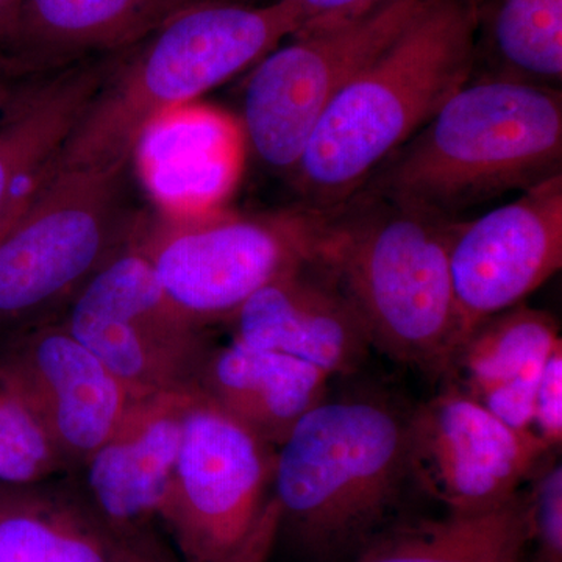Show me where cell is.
I'll use <instances>...</instances> for the list:
<instances>
[{
  "label": "cell",
  "instance_id": "cell-27",
  "mask_svg": "<svg viewBox=\"0 0 562 562\" xmlns=\"http://www.w3.org/2000/svg\"><path fill=\"white\" fill-rule=\"evenodd\" d=\"M283 2L297 22L295 33H301L358 16L386 0H283Z\"/></svg>",
  "mask_w": 562,
  "mask_h": 562
},
{
  "label": "cell",
  "instance_id": "cell-10",
  "mask_svg": "<svg viewBox=\"0 0 562 562\" xmlns=\"http://www.w3.org/2000/svg\"><path fill=\"white\" fill-rule=\"evenodd\" d=\"M139 232L81 288L60 322L133 397L191 391L214 341L162 291Z\"/></svg>",
  "mask_w": 562,
  "mask_h": 562
},
{
  "label": "cell",
  "instance_id": "cell-14",
  "mask_svg": "<svg viewBox=\"0 0 562 562\" xmlns=\"http://www.w3.org/2000/svg\"><path fill=\"white\" fill-rule=\"evenodd\" d=\"M191 391L135 398L117 427L68 475L85 505L121 542L158 535Z\"/></svg>",
  "mask_w": 562,
  "mask_h": 562
},
{
  "label": "cell",
  "instance_id": "cell-18",
  "mask_svg": "<svg viewBox=\"0 0 562 562\" xmlns=\"http://www.w3.org/2000/svg\"><path fill=\"white\" fill-rule=\"evenodd\" d=\"M560 325L520 305L476 325L457 347L441 383L452 384L519 431H530L543 366L561 344Z\"/></svg>",
  "mask_w": 562,
  "mask_h": 562
},
{
  "label": "cell",
  "instance_id": "cell-28",
  "mask_svg": "<svg viewBox=\"0 0 562 562\" xmlns=\"http://www.w3.org/2000/svg\"><path fill=\"white\" fill-rule=\"evenodd\" d=\"M36 77L38 76H33L21 63L7 57V55H0V113Z\"/></svg>",
  "mask_w": 562,
  "mask_h": 562
},
{
  "label": "cell",
  "instance_id": "cell-2",
  "mask_svg": "<svg viewBox=\"0 0 562 562\" xmlns=\"http://www.w3.org/2000/svg\"><path fill=\"white\" fill-rule=\"evenodd\" d=\"M408 412L382 394L325 398L277 447L281 541L303 562H355L413 484Z\"/></svg>",
  "mask_w": 562,
  "mask_h": 562
},
{
  "label": "cell",
  "instance_id": "cell-8",
  "mask_svg": "<svg viewBox=\"0 0 562 562\" xmlns=\"http://www.w3.org/2000/svg\"><path fill=\"white\" fill-rule=\"evenodd\" d=\"M327 211L299 205L276 213L224 209L192 217L150 211L139 241L173 305L209 328L227 324L255 292L314 260Z\"/></svg>",
  "mask_w": 562,
  "mask_h": 562
},
{
  "label": "cell",
  "instance_id": "cell-4",
  "mask_svg": "<svg viewBox=\"0 0 562 562\" xmlns=\"http://www.w3.org/2000/svg\"><path fill=\"white\" fill-rule=\"evenodd\" d=\"M295 32L297 22L283 0L265 5L202 0L172 14L116 52L52 173L131 162L151 121L246 72Z\"/></svg>",
  "mask_w": 562,
  "mask_h": 562
},
{
  "label": "cell",
  "instance_id": "cell-13",
  "mask_svg": "<svg viewBox=\"0 0 562 562\" xmlns=\"http://www.w3.org/2000/svg\"><path fill=\"white\" fill-rule=\"evenodd\" d=\"M0 373L38 417L70 475L109 438L135 401L60 321L3 342Z\"/></svg>",
  "mask_w": 562,
  "mask_h": 562
},
{
  "label": "cell",
  "instance_id": "cell-15",
  "mask_svg": "<svg viewBox=\"0 0 562 562\" xmlns=\"http://www.w3.org/2000/svg\"><path fill=\"white\" fill-rule=\"evenodd\" d=\"M227 325L235 341L290 355L331 379L357 375L372 350L360 316L316 258L255 292Z\"/></svg>",
  "mask_w": 562,
  "mask_h": 562
},
{
  "label": "cell",
  "instance_id": "cell-3",
  "mask_svg": "<svg viewBox=\"0 0 562 562\" xmlns=\"http://www.w3.org/2000/svg\"><path fill=\"white\" fill-rule=\"evenodd\" d=\"M558 173L561 88L472 76L361 190L460 221L464 211Z\"/></svg>",
  "mask_w": 562,
  "mask_h": 562
},
{
  "label": "cell",
  "instance_id": "cell-7",
  "mask_svg": "<svg viewBox=\"0 0 562 562\" xmlns=\"http://www.w3.org/2000/svg\"><path fill=\"white\" fill-rule=\"evenodd\" d=\"M277 447L191 390L160 525L181 562H268L280 514Z\"/></svg>",
  "mask_w": 562,
  "mask_h": 562
},
{
  "label": "cell",
  "instance_id": "cell-24",
  "mask_svg": "<svg viewBox=\"0 0 562 562\" xmlns=\"http://www.w3.org/2000/svg\"><path fill=\"white\" fill-rule=\"evenodd\" d=\"M70 475L43 425L0 373V486H31Z\"/></svg>",
  "mask_w": 562,
  "mask_h": 562
},
{
  "label": "cell",
  "instance_id": "cell-16",
  "mask_svg": "<svg viewBox=\"0 0 562 562\" xmlns=\"http://www.w3.org/2000/svg\"><path fill=\"white\" fill-rule=\"evenodd\" d=\"M239 122L191 103L151 121L132 151L140 194L158 216L192 217L224 209L241 176Z\"/></svg>",
  "mask_w": 562,
  "mask_h": 562
},
{
  "label": "cell",
  "instance_id": "cell-6",
  "mask_svg": "<svg viewBox=\"0 0 562 562\" xmlns=\"http://www.w3.org/2000/svg\"><path fill=\"white\" fill-rule=\"evenodd\" d=\"M132 161L52 173L0 233V346L60 321L81 288L135 238Z\"/></svg>",
  "mask_w": 562,
  "mask_h": 562
},
{
  "label": "cell",
  "instance_id": "cell-11",
  "mask_svg": "<svg viewBox=\"0 0 562 562\" xmlns=\"http://www.w3.org/2000/svg\"><path fill=\"white\" fill-rule=\"evenodd\" d=\"M408 450L414 484L457 514L505 505L552 453L535 432L514 430L446 383L409 408Z\"/></svg>",
  "mask_w": 562,
  "mask_h": 562
},
{
  "label": "cell",
  "instance_id": "cell-23",
  "mask_svg": "<svg viewBox=\"0 0 562 562\" xmlns=\"http://www.w3.org/2000/svg\"><path fill=\"white\" fill-rule=\"evenodd\" d=\"M479 76L561 88L562 0H472Z\"/></svg>",
  "mask_w": 562,
  "mask_h": 562
},
{
  "label": "cell",
  "instance_id": "cell-21",
  "mask_svg": "<svg viewBox=\"0 0 562 562\" xmlns=\"http://www.w3.org/2000/svg\"><path fill=\"white\" fill-rule=\"evenodd\" d=\"M117 541L68 476L0 486V562H122Z\"/></svg>",
  "mask_w": 562,
  "mask_h": 562
},
{
  "label": "cell",
  "instance_id": "cell-17",
  "mask_svg": "<svg viewBox=\"0 0 562 562\" xmlns=\"http://www.w3.org/2000/svg\"><path fill=\"white\" fill-rule=\"evenodd\" d=\"M114 54L36 77L0 113V233L46 183Z\"/></svg>",
  "mask_w": 562,
  "mask_h": 562
},
{
  "label": "cell",
  "instance_id": "cell-22",
  "mask_svg": "<svg viewBox=\"0 0 562 562\" xmlns=\"http://www.w3.org/2000/svg\"><path fill=\"white\" fill-rule=\"evenodd\" d=\"M527 492L491 512L394 524L355 562H528Z\"/></svg>",
  "mask_w": 562,
  "mask_h": 562
},
{
  "label": "cell",
  "instance_id": "cell-29",
  "mask_svg": "<svg viewBox=\"0 0 562 562\" xmlns=\"http://www.w3.org/2000/svg\"><path fill=\"white\" fill-rule=\"evenodd\" d=\"M122 562H181L176 550L169 549L160 536L127 542Z\"/></svg>",
  "mask_w": 562,
  "mask_h": 562
},
{
  "label": "cell",
  "instance_id": "cell-19",
  "mask_svg": "<svg viewBox=\"0 0 562 562\" xmlns=\"http://www.w3.org/2000/svg\"><path fill=\"white\" fill-rule=\"evenodd\" d=\"M330 380L310 362L231 339L211 346L192 391L262 441L280 447L295 425L328 397Z\"/></svg>",
  "mask_w": 562,
  "mask_h": 562
},
{
  "label": "cell",
  "instance_id": "cell-30",
  "mask_svg": "<svg viewBox=\"0 0 562 562\" xmlns=\"http://www.w3.org/2000/svg\"><path fill=\"white\" fill-rule=\"evenodd\" d=\"M22 0H0V55H7Z\"/></svg>",
  "mask_w": 562,
  "mask_h": 562
},
{
  "label": "cell",
  "instance_id": "cell-20",
  "mask_svg": "<svg viewBox=\"0 0 562 562\" xmlns=\"http://www.w3.org/2000/svg\"><path fill=\"white\" fill-rule=\"evenodd\" d=\"M202 0H22L7 57L33 76L127 49Z\"/></svg>",
  "mask_w": 562,
  "mask_h": 562
},
{
  "label": "cell",
  "instance_id": "cell-9",
  "mask_svg": "<svg viewBox=\"0 0 562 562\" xmlns=\"http://www.w3.org/2000/svg\"><path fill=\"white\" fill-rule=\"evenodd\" d=\"M425 0H386L358 16L295 33L249 69L241 127L246 149L290 176L328 103L412 21Z\"/></svg>",
  "mask_w": 562,
  "mask_h": 562
},
{
  "label": "cell",
  "instance_id": "cell-5",
  "mask_svg": "<svg viewBox=\"0 0 562 562\" xmlns=\"http://www.w3.org/2000/svg\"><path fill=\"white\" fill-rule=\"evenodd\" d=\"M457 222L361 190L327 211L316 254L372 349L438 382L460 342L449 268Z\"/></svg>",
  "mask_w": 562,
  "mask_h": 562
},
{
  "label": "cell",
  "instance_id": "cell-26",
  "mask_svg": "<svg viewBox=\"0 0 562 562\" xmlns=\"http://www.w3.org/2000/svg\"><path fill=\"white\" fill-rule=\"evenodd\" d=\"M531 430L552 452L562 443V342L554 347L543 366L535 398Z\"/></svg>",
  "mask_w": 562,
  "mask_h": 562
},
{
  "label": "cell",
  "instance_id": "cell-1",
  "mask_svg": "<svg viewBox=\"0 0 562 562\" xmlns=\"http://www.w3.org/2000/svg\"><path fill=\"white\" fill-rule=\"evenodd\" d=\"M472 0H425L405 29L322 113L290 179L302 205L353 198L395 150L471 80Z\"/></svg>",
  "mask_w": 562,
  "mask_h": 562
},
{
  "label": "cell",
  "instance_id": "cell-12",
  "mask_svg": "<svg viewBox=\"0 0 562 562\" xmlns=\"http://www.w3.org/2000/svg\"><path fill=\"white\" fill-rule=\"evenodd\" d=\"M561 266L562 173L483 216L458 221L449 246L458 346L476 325L520 305Z\"/></svg>",
  "mask_w": 562,
  "mask_h": 562
},
{
  "label": "cell",
  "instance_id": "cell-25",
  "mask_svg": "<svg viewBox=\"0 0 562 562\" xmlns=\"http://www.w3.org/2000/svg\"><path fill=\"white\" fill-rule=\"evenodd\" d=\"M558 454H547L525 484L535 562H562V464Z\"/></svg>",
  "mask_w": 562,
  "mask_h": 562
}]
</instances>
